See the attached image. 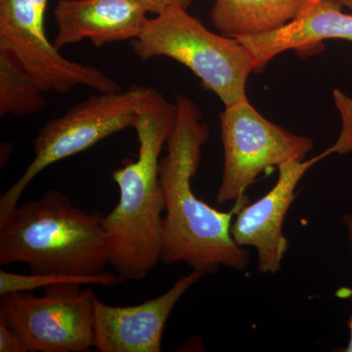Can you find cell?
Returning a JSON list of instances; mask_svg holds the SVG:
<instances>
[{
	"instance_id": "6da1fadb",
	"label": "cell",
	"mask_w": 352,
	"mask_h": 352,
	"mask_svg": "<svg viewBox=\"0 0 352 352\" xmlns=\"http://www.w3.org/2000/svg\"><path fill=\"white\" fill-rule=\"evenodd\" d=\"M176 120L160 161V182L164 197L162 263H185L208 273L220 265L244 271L249 252L236 244L232 219L250 203L247 196L235 201L230 212H220L201 201L192 189L210 129L200 111L187 97L176 96Z\"/></svg>"
},
{
	"instance_id": "7a4b0ae2",
	"label": "cell",
	"mask_w": 352,
	"mask_h": 352,
	"mask_svg": "<svg viewBox=\"0 0 352 352\" xmlns=\"http://www.w3.org/2000/svg\"><path fill=\"white\" fill-rule=\"evenodd\" d=\"M175 120V104L151 88L133 127L138 159L126 160L112 175L120 198L104 222L110 264L122 280L143 279L162 261L164 197L160 161Z\"/></svg>"
},
{
	"instance_id": "3957f363",
	"label": "cell",
	"mask_w": 352,
	"mask_h": 352,
	"mask_svg": "<svg viewBox=\"0 0 352 352\" xmlns=\"http://www.w3.org/2000/svg\"><path fill=\"white\" fill-rule=\"evenodd\" d=\"M105 215L87 212L54 190L18 205L0 222V265L24 263L32 274L85 278L115 287Z\"/></svg>"
},
{
	"instance_id": "277c9868",
	"label": "cell",
	"mask_w": 352,
	"mask_h": 352,
	"mask_svg": "<svg viewBox=\"0 0 352 352\" xmlns=\"http://www.w3.org/2000/svg\"><path fill=\"white\" fill-rule=\"evenodd\" d=\"M131 46L143 61L168 57L184 65L226 107L248 101L245 85L256 69L251 53L237 39L210 32L187 9L171 7L149 18Z\"/></svg>"
},
{
	"instance_id": "5b68a950",
	"label": "cell",
	"mask_w": 352,
	"mask_h": 352,
	"mask_svg": "<svg viewBox=\"0 0 352 352\" xmlns=\"http://www.w3.org/2000/svg\"><path fill=\"white\" fill-rule=\"evenodd\" d=\"M151 87L132 85L119 91L99 94L76 104L46 122L34 139V159L24 173L0 197V222L19 205L30 183L51 164L87 151L104 139L133 129Z\"/></svg>"
},
{
	"instance_id": "8992f818",
	"label": "cell",
	"mask_w": 352,
	"mask_h": 352,
	"mask_svg": "<svg viewBox=\"0 0 352 352\" xmlns=\"http://www.w3.org/2000/svg\"><path fill=\"white\" fill-rule=\"evenodd\" d=\"M82 284L45 287V295L32 292L0 298V319L24 340L29 352H85L95 346V302Z\"/></svg>"
},
{
	"instance_id": "52a82bcc",
	"label": "cell",
	"mask_w": 352,
	"mask_h": 352,
	"mask_svg": "<svg viewBox=\"0 0 352 352\" xmlns=\"http://www.w3.org/2000/svg\"><path fill=\"white\" fill-rule=\"evenodd\" d=\"M223 173L217 201L245 197L259 175L293 160H302L314 147L311 139L296 135L263 117L249 100L220 113Z\"/></svg>"
},
{
	"instance_id": "ba28073f",
	"label": "cell",
	"mask_w": 352,
	"mask_h": 352,
	"mask_svg": "<svg viewBox=\"0 0 352 352\" xmlns=\"http://www.w3.org/2000/svg\"><path fill=\"white\" fill-rule=\"evenodd\" d=\"M50 0H0V50L11 53L44 91L66 94L87 87L99 94L122 90L96 67L67 59L47 38L45 14Z\"/></svg>"
},
{
	"instance_id": "9c48e42d",
	"label": "cell",
	"mask_w": 352,
	"mask_h": 352,
	"mask_svg": "<svg viewBox=\"0 0 352 352\" xmlns=\"http://www.w3.org/2000/svg\"><path fill=\"white\" fill-rule=\"evenodd\" d=\"M331 154L326 150L309 161L293 160L278 166L279 177L272 189L254 204L244 206L236 214L231 234L240 247L258 251V268L263 274H276L289 250L283 234L285 217L295 201L296 188L307 171Z\"/></svg>"
},
{
	"instance_id": "30bf717a",
	"label": "cell",
	"mask_w": 352,
	"mask_h": 352,
	"mask_svg": "<svg viewBox=\"0 0 352 352\" xmlns=\"http://www.w3.org/2000/svg\"><path fill=\"white\" fill-rule=\"evenodd\" d=\"M206 270L183 275L163 295L133 307L95 302V346L99 352H161L166 322L182 296L201 278Z\"/></svg>"
},
{
	"instance_id": "8fae6325",
	"label": "cell",
	"mask_w": 352,
	"mask_h": 352,
	"mask_svg": "<svg viewBox=\"0 0 352 352\" xmlns=\"http://www.w3.org/2000/svg\"><path fill=\"white\" fill-rule=\"evenodd\" d=\"M135 0H58L54 9L58 50L90 39L95 47L133 41L149 18Z\"/></svg>"
},
{
	"instance_id": "7c38bea8",
	"label": "cell",
	"mask_w": 352,
	"mask_h": 352,
	"mask_svg": "<svg viewBox=\"0 0 352 352\" xmlns=\"http://www.w3.org/2000/svg\"><path fill=\"white\" fill-rule=\"evenodd\" d=\"M344 7L339 0H309L295 19L280 29L235 39L250 51L254 72L259 73L286 50H305L326 39L352 43V14L342 12Z\"/></svg>"
},
{
	"instance_id": "4fadbf2b",
	"label": "cell",
	"mask_w": 352,
	"mask_h": 352,
	"mask_svg": "<svg viewBox=\"0 0 352 352\" xmlns=\"http://www.w3.org/2000/svg\"><path fill=\"white\" fill-rule=\"evenodd\" d=\"M309 0H215L212 25L222 36L237 38L275 31L296 16Z\"/></svg>"
},
{
	"instance_id": "5bb4252c",
	"label": "cell",
	"mask_w": 352,
	"mask_h": 352,
	"mask_svg": "<svg viewBox=\"0 0 352 352\" xmlns=\"http://www.w3.org/2000/svg\"><path fill=\"white\" fill-rule=\"evenodd\" d=\"M45 94L38 80L6 50H0V116L25 117L45 105Z\"/></svg>"
},
{
	"instance_id": "9a60e30c",
	"label": "cell",
	"mask_w": 352,
	"mask_h": 352,
	"mask_svg": "<svg viewBox=\"0 0 352 352\" xmlns=\"http://www.w3.org/2000/svg\"><path fill=\"white\" fill-rule=\"evenodd\" d=\"M333 94L342 117V129L337 142L329 149L332 154H346L352 151V101L339 90H335Z\"/></svg>"
},
{
	"instance_id": "2e32d148",
	"label": "cell",
	"mask_w": 352,
	"mask_h": 352,
	"mask_svg": "<svg viewBox=\"0 0 352 352\" xmlns=\"http://www.w3.org/2000/svg\"><path fill=\"white\" fill-rule=\"evenodd\" d=\"M0 352H29L22 338L0 319Z\"/></svg>"
},
{
	"instance_id": "e0dca14e",
	"label": "cell",
	"mask_w": 352,
	"mask_h": 352,
	"mask_svg": "<svg viewBox=\"0 0 352 352\" xmlns=\"http://www.w3.org/2000/svg\"><path fill=\"white\" fill-rule=\"evenodd\" d=\"M148 14H157L164 12L171 7L179 6L188 9L191 6L192 0H135Z\"/></svg>"
},
{
	"instance_id": "ac0fdd59",
	"label": "cell",
	"mask_w": 352,
	"mask_h": 352,
	"mask_svg": "<svg viewBox=\"0 0 352 352\" xmlns=\"http://www.w3.org/2000/svg\"><path fill=\"white\" fill-rule=\"evenodd\" d=\"M342 292V296H349V298H351L352 300V289H340ZM349 340L347 346L344 347V349H340V351L342 352H352V314L351 318H349Z\"/></svg>"
},
{
	"instance_id": "d6986e66",
	"label": "cell",
	"mask_w": 352,
	"mask_h": 352,
	"mask_svg": "<svg viewBox=\"0 0 352 352\" xmlns=\"http://www.w3.org/2000/svg\"><path fill=\"white\" fill-rule=\"evenodd\" d=\"M342 221H344V224L346 227L347 235H349V242H351L352 254V214L344 215Z\"/></svg>"
},
{
	"instance_id": "ffe728a7",
	"label": "cell",
	"mask_w": 352,
	"mask_h": 352,
	"mask_svg": "<svg viewBox=\"0 0 352 352\" xmlns=\"http://www.w3.org/2000/svg\"><path fill=\"white\" fill-rule=\"evenodd\" d=\"M339 1L342 6L352 10V0H339Z\"/></svg>"
}]
</instances>
